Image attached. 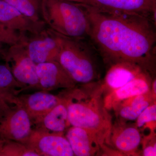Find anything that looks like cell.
Returning <instances> with one entry per match:
<instances>
[{"label":"cell","mask_w":156,"mask_h":156,"mask_svg":"<svg viewBox=\"0 0 156 156\" xmlns=\"http://www.w3.org/2000/svg\"><path fill=\"white\" fill-rule=\"evenodd\" d=\"M19 103L16 92L8 89H0V115L5 112L13 105Z\"/></svg>","instance_id":"23"},{"label":"cell","mask_w":156,"mask_h":156,"mask_svg":"<svg viewBox=\"0 0 156 156\" xmlns=\"http://www.w3.org/2000/svg\"><path fill=\"white\" fill-rule=\"evenodd\" d=\"M151 91L152 92L153 94L154 97L156 98V79L154 80L153 82L151 84Z\"/></svg>","instance_id":"28"},{"label":"cell","mask_w":156,"mask_h":156,"mask_svg":"<svg viewBox=\"0 0 156 156\" xmlns=\"http://www.w3.org/2000/svg\"><path fill=\"white\" fill-rule=\"evenodd\" d=\"M81 85L66 89L61 95L67 107L70 124L92 132L104 147L112 124L103 97V85L94 82Z\"/></svg>","instance_id":"2"},{"label":"cell","mask_w":156,"mask_h":156,"mask_svg":"<svg viewBox=\"0 0 156 156\" xmlns=\"http://www.w3.org/2000/svg\"><path fill=\"white\" fill-rule=\"evenodd\" d=\"M35 125L36 128L49 132L64 133L71 126L64 99L63 102L53 108Z\"/></svg>","instance_id":"17"},{"label":"cell","mask_w":156,"mask_h":156,"mask_svg":"<svg viewBox=\"0 0 156 156\" xmlns=\"http://www.w3.org/2000/svg\"><path fill=\"white\" fill-rule=\"evenodd\" d=\"M22 43L29 56L36 64L58 61L59 43L55 31L49 27L37 34L26 35Z\"/></svg>","instance_id":"6"},{"label":"cell","mask_w":156,"mask_h":156,"mask_svg":"<svg viewBox=\"0 0 156 156\" xmlns=\"http://www.w3.org/2000/svg\"><path fill=\"white\" fill-rule=\"evenodd\" d=\"M65 1L76 3V4H86V5H88L89 2V0H65Z\"/></svg>","instance_id":"27"},{"label":"cell","mask_w":156,"mask_h":156,"mask_svg":"<svg viewBox=\"0 0 156 156\" xmlns=\"http://www.w3.org/2000/svg\"><path fill=\"white\" fill-rule=\"evenodd\" d=\"M56 33L59 43L58 62L76 84L94 82L98 75L97 67L92 50L85 43V39Z\"/></svg>","instance_id":"4"},{"label":"cell","mask_w":156,"mask_h":156,"mask_svg":"<svg viewBox=\"0 0 156 156\" xmlns=\"http://www.w3.org/2000/svg\"><path fill=\"white\" fill-rule=\"evenodd\" d=\"M9 47L8 45L0 41V57L2 58L3 59Z\"/></svg>","instance_id":"26"},{"label":"cell","mask_w":156,"mask_h":156,"mask_svg":"<svg viewBox=\"0 0 156 156\" xmlns=\"http://www.w3.org/2000/svg\"><path fill=\"white\" fill-rule=\"evenodd\" d=\"M65 136L74 156L96 155L104 147L95 135L84 128L70 126Z\"/></svg>","instance_id":"13"},{"label":"cell","mask_w":156,"mask_h":156,"mask_svg":"<svg viewBox=\"0 0 156 156\" xmlns=\"http://www.w3.org/2000/svg\"><path fill=\"white\" fill-rule=\"evenodd\" d=\"M151 85L149 76L146 71L143 72L125 86L112 91L105 97V107L107 108H115L123 101L149 92L151 90Z\"/></svg>","instance_id":"15"},{"label":"cell","mask_w":156,"mask_h":156,"mask_svg":"<svg viewBox=\"0 0 156 156\" xmlns=\"http://www.w3.org/2000/svg\"><path fill=\"white\" fill-rule=\"evenodd\" d=\"M0 21L23 34H37L47 27L44 21L32 20L4 0H0Z\"/></svg>","instance_id":"12"},{"label":"cell","mask_w":156,"mask_h":156,"mask_svg":"<svg viewBox=\"0 0 156 156\" xmlns=\"http://www.w3.org/2000/svg\"><path fill=\"white\" fill-rule=\"evenodd\" d=\"M0 156H39L20 143L0 136Z\"/></svg>","instance_id":"20"},{"label":"cell","mask_w":156,"mask_h":156,"mask_svg":"<svg viewBox=\"0 0 156 156\" xmlns=\"http://www.w3.org/2000/svg\"><path fill=\"white\" fill-rule=\"evenodd\" d=\"M155 98L151 90L123 101L115 108L117 109L118 115L122 120L135 121L147 107L154 102Z\"/></svg>","instance_id":"18"},{"label":"cell","mask_w":156,"mask_h":156,"mask_svg":"<svg viewBox=\"0 0 156 156\" xmlns=\"http://www.w3.org/2000/svg\"><path fill=\"white\" fill-rule=\"evenodd\" d=\"M143 155L144 156H156V144L155 140H151L150 142H146L144 145Z\"/></svg>","instance_id":"25"},{"label":"cell","mask_w":156,"mask_h":156,"mask_svg":"<svg viewBox=\"0 0 156 156\" xmlns=\"http://www.w3.org/2000/svg\"><path fill=\"white\" fill-rule=\"evenodd\" d=\"M30 19L44 21L41 14V0H4Z\"/></svg>","instance_id":"19"},{"label":"cell","mask_w":156,"mask_h":156,"mask_svg":"<svg viewBox=\"0 0 156 156\" xmlns=\"http://www.w3.org/2000/svg\"><path fill=\"white\" fill-rule=\"evenodd\" d=\"M88 5L107 11L147 16L156 23V0H89Z\"/></svg>","instance_id":"10"},{"label":"cell","mask_w":156,"mask_h":156,"mask_svg":"<svg viewBox=\"0 0 156 156\" xmlns=\"http://www.w3.org/2000/svg\"><path fill=\"white\" fill-rule=\"evenodd\" d=\"M4 60L14 78L26 89H40L37 65L29 56L22 43L9 46Z\"/></svg>","instance_id":"5"},{"label":"cell","mask_w":156,"mask_h":156,"mask_svg":"<svg viewBox=\"0 0 156 156\" xmlns=\"http://www.w3.org/2000/svg\"><path fill=\"white\" fill-rule=\"evenodd\" d=\"M156 102L152 103L140 114L136 119V126L138 128H144L151 124H156Z\"/></svg>","instance_id":"24"},{"label":"cell","mask_w":156,"mask_h":156,"mask_svg":"<svg viewBox=\"0 0 156 156\" xmlns=\"http://www.w3.org/2000/svg\"><path fill=\"white\" fill-rule=\"evenodd\" d=\"M113 147L122 154H134L141 142V136L138 128L135 126L123 124L112 128L107 140Z\"/></svg>","instance_id":"14"},{"label":"cell","mask_w":156,"mask_h":156,"mask_svg":"<svg viewBox=\"0 0 156 156\" xmlns=\"http://www.w3.org/2000/svg\"><path fill=\"white\" fill-rule=\"evenodd\" d=\"M26 35L12 29L0 21V41L8 46L21 43Z\"/></svg>","instance_id":"22"},{"label":"cell","mask_w":156,"mask_h":156,"mask_svg":"<svg viewBox=\"0 0 156 156\" xmlns=\"http://www.w3.org/2000/svg\"><path fill=\"white\" fill-rule=\"evenodd\" d=\"M145 70L139 66L128 62L114 63L107 73L103 85L112 92L125 86ZM147 72V71H146Z\"/></svg>","instance_id":"16"},{"label":"cell","mask_w":156,"mask_h":156,"mask_svg":"<svg viewBox=\"0 0 156 156\" xmlns=\"http://www.w3.org/2000/svg\"><path fill=\"white\" fill-rule=\"evenodd\" d=\"M32 123L20 104L0 115V136L25 145L32 131Z\"/></svg>","instance_id":"8"},{"label":"cell","mask_w":156,"mask_h":156,"mask_svg":"<svg viewBox=\"0 0 156 156\" xmlns=\"http://www.w3.org/2000/svg\"><path fill=\"white\" fill-rule=\"evenodd\" d=\"M36 69L40 90L49 92L58 89H71L76 85L58 61L39 63Z\"/></svg>","instance_id":"9"},{"label":"cell","mask_w":156,"mask_h":156,"mask_svg":"<svg viewBox=\"0 0 156 156\" xmlns=\"http://www.w3.org/2000/svg\"><path fill=\"white\" fill-rule=\"evenodd\" d=\"M63 133L50 132L35 128L32 129L25 145L39 156H74Z\"/></svg>","instance_id":"7"},{"label":"cell","mask_w":156,"mask_h":156,"mask_svg":"<svg viewBox=\"0 0 156 156\" xmlns=\"http://www.w3.org/2000/svg\"><path fill=\"white\" fill-rule=\"evenodd\" d=\"M83 5L90 26L89 37L105 59L134 63L146 71L151 69L156 41L151 18Z\"/></svg>","instance_id":"1"},{"label":"cell","mask_w":156,"mask_h":156,"mask_svg":"<svg viewBox=\"0 0 156 156\" xmlns=\"http://www.w3.org/2000/svg\"><path fill=\"white\" fill-rule=\"evenodd\" d=\"M41 14L47 27L68 37L86 39L90 26L83 4L65 0H41Z\"/></svg>","instance_id":"3"},{"label":"cell","mask_w":156,"mask_h":156,"mask_svg":"<svg viewBox=\"0 0 156 156\" xmlns=\"http://www.w3.org/2000/svg\"><path fill=\"white\" fill-rule=\"evenodd\" d=\"M0 89H8L17 93L26 89L16 80L6 62H0Z\"/></svg>","instance_id":"21"},{"label":"cell","mask_w":156,"mask_h":156,"mask_svg":"<svg viewBox=\"0 0 156 156\" xmlns=\"http://www.w3.org/2000/svg\"><path fill=\"white\" fill-rule=\"evenodd\" d=\"M19 103L26 111L32 124H35L53 108L63 102L61 95L43 91L17 96Z\"/></svg>","instance_id":"11"}]
</instances>
